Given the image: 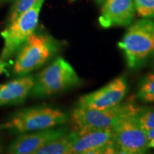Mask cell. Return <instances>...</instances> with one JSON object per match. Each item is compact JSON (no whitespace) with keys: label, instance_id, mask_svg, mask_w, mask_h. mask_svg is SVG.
<instances>
[{"label":"cell","instance_id":"obj_1","mask_svg":"<svg viewBox=\"0 0 154 154\" xmlns=\"http://www.w3.org/2000/svg\"><path fill=\"white\" fill-rule=\"evenodd\" d=\"M128 66L136 69L154 56V22L140 19L131 25L118 43Z\"/></svg>","mask_w":154,"mask_h":154},{"label":"cell","instance_id":"obj_2","mask_svg":"<svg viewBox=\"0 0 154 154\" xmlns=\"http://www.w3.org/2000/svg\"><path fill=\"white\" fill-rule=\"evenodd\" d=\"M59 49V43L52 36L33 33L18 49L14 64V73L25 76L42 67Z\"/></svg>","mask_w":154,"mask_h":154},{"label":"cell","instance_id":"obj_3","mask_svg":"<svg viewBox=\"0 0 154 154\" xmlns=\"http://www.w3.org/2000/svg\"><path fill=\"white\" fill-rule=\"evenodd\" d=\"M80 83L72 65L62 57H58L36 75L31 92L37 97L48 96L74 87Z\"/></svg>","mask_w":154,"mask_h":154},{"label":"cell","instance_id":"obj_4","mask_svg":"<svg viewBox=\"0 0 154 154\" xmlns=\"http://www.w3.org/2000/svg\"><path fill=\"white\" fill-rule=\"evenodd\" d=\"M140 108L134 103H119L106 109H88L78 106L74 109L71 121L74 131L111 129L119 119L128 115L136 114Z\"/></svg>","mask_w":154,"mask_h":154},{"label":"cell","instance_id":"obj_5","mask_svg":"<svg viewBox=\"0 0 154 154\" xmlns=\"http://www.w3.org/2000/svg\"><path fill=\"white\" fill-rule=\"evenodd\" d=\"M44 2V0H37L31 8L9 23L7 27L1 32L4 46L0 60L5 61L9 59L34 33Z\"/></svg>","mask_w":154,"mask_h":154},{"label":"cell","instance_id":"obj_6","mask_svg":"<svg viewBox=\"0 0 154 154\" xmlns=\"http://www.w3.org/2000/svg\"><path fill=\"white\" fill-rule=\"evenodd\" d=\"M68 119V115L59 109L36 106L19 111L5 125L7 128L23 134L54 128L66 123Z\"/></svg>","mask_w":154,"mask_h":154},{"label":"cell","instance_id":"obj_7","mask_svg":"<svg viewBox=\"0 0 154 154\" xmlns=\"http://www.w3.org/2000/svg\"><path fill=\"white\" fill-rule=\"evenodd\" d=\"M111 130L116 153L141 154L149 149L146 133L138 124L136 114L122 117Z\"/></svg>","mask_w":154,"mask_h":154},{"label":"cell","instance_id":"obj_8","mask_svg":"<svg viewBox=\"0 0 154 154\" xmlns=\"http://www.w3.org/2000/svg\"><path fill=\"white\" fill-rule=\"evenodd\" d=\"M127 89L126 78L120 76L99 89L82 96L77 106L98 110L109 109L121 103L126 96Z\"/></svg>","mask_w":154,"mask_h":154},{"label":"cell","instance_id":"obj_9","mask_svg":"<svg viewBox=\"0 0 154 154\" xmlns=\"http://www.w3.org/2000/svg\"><path fill=\"white\" fill-rule=\"evenodd\" d=\"M71 154L116 153L111 129L74 131Z\"/></svg>","mask_w":154,"mask_h":154},{"label":"cell","instance_id":"obj_10","mask_svg":"<svg viewBox=\"0 0 154 154\" xmlns=\"http://www.w3.org/2000/svg\"><path fill=\"white\" fill-rule=\"evenodd\" d=\"M67 132L66 128H51L35 131V132L23 133L11 142L9 146L8 153L34 154L42 146Z\"/></svg>","mask_w":154,"mask_h":154},{"label":"cell","instance_id":"obj_11","mask_svg":"<svg viewBox=\"0 0 154 154\" xmlns=\"http://www.w3.org/2000/svg\"><path fill=\"white\" fill-rule=\"evenodd\" d=\"M99 24L103 28L125 26L131 24L136 9L134 0H104Z\"/></svg>","mask_w":154,"mask_h":154},{"label":"cell","instance_id":"obj_12","mask_svg":"<svg viewBox=\"0 0 154 154\" xmlns=\"http://www.w3.org/2000/svg\"><path fill=\"white\" fill-rule=\"evenodd\" d=\"M34 84V77L25 75L0 85V106L24 102Z\"/></svg>","mask_w":154,"mask_h":154},{"label":"cell","instance_id":"obj_13","mask_svg":"<svg viewBox=\"0 0 154 154\" xmlns=\"http://www.w3.org/2000/svg\"><path fill=\"white\" fill-rule=\"evenodd\" d=\"M76 132L66 133L42 146L34 154H71Z\"/></svg>","mask_w":154,"mask_h":154},{"label":"cell","instance_id":"obj_14","mask_svg":"<svg viewBox=\"0 0 154 154\" xmlns=\"http://www.w3.org/2000/svg\"><path fill=\"white\" fill-rule=\"evenodd\" d=\"M138 97L144 102L154 101V74L146 76L140 83Z\"/></svg>","mask_w":154,"mask_h":154},{"label":"cell","instance_id":"obj_15","mask_svg":"<svg viewBox=\"0 0 154 154\" xmlns=\"http://www.w3.org/2000/svg\"><path fill=\"white\" fill-rule=\"evenodd\" d=\"M136 119L144 131L154 128V109L140 108L136 114Z\"/></svg>","mask_w":154,"mask_h":154},{"label":"cell","instance_id":"obj_16","mask_svg":"<svg viewBox=\"0 0 154 154\" xmlns=\"http://www.w3.org/2000/svg\"><path fill=\"white\" fill-rule=\"evenodd\" d=\"M138 16L145 19L154 18V0H134Z\"/></svg>","mask_w":154,"mask_h":154},{"label":"cell","instance_id":"obj_17","mask_svg":"<svg viewBox=\"0 0 154 154\" xmlns=\"http://www.w3.org/2000/svg\"><path fill=\"white\" fill-rule=\"evenodd\" d=\"M37 0H14L9 14V22L14 21L17 17L33 6Z\"/></svg>","mask_w":154,"mask_h":154},{"label":"cell","instance_id":"obj_18","mask_svg":"<svg viewBox=\"0 0 154 154\" xmlns=\"http://www.w3.org/2000/svg\"><path fill=\"white\" fill-rule=\"evenodd\" d=\"M8 66V63L6 62V61L0 60V75L2 74L7 71V67Z\"/></svg>","mask_w":154,"mask_h":154},{"label":"cell","instance_id":"obj_19","mask_svg":"<svg viewBox=\"0 0 154 154\" xmlns=\"http://www.w3.org/2000/svg\"><path fill=\"white\" fill-rule=\"evenodd\" d=\"M145 133L146 137H147L148 141H150V140L154 139V128L146 131Z\"/></svg>","mask_w":154,"mask_h":154},{"label":"cell","instance_id":"obj_20","mask_svg":"<svg viewBox=\"0 0 154 154\" xmlns=\"http://www.w3.org/2000/svg\"><path fill=\"white\" fill-rule=\"evenodd\" d=\"M148 147L153 148V149H154V139L149 141V143H148Z\"/></svg>","mask_w":154,"mask_h":154},{"label":"cell","instance_id":"obj_21","mask_svg":"<svg viewBox=\"0 0 154 154\" xmlns=\"http://www.w3.org/2000/svg\"><path fill=\"white\" fill-rule=\"evenodd\" d=\"M4 128H6L5 124H2V125H0V130L4 129Z\"/></svg>","mask_w":154,"mask_h":154},{"label":"cell","instance_id":"obj_22","mask_svg":"<svg viewBox=\"0 0 154 154\" xmlns=\"http://www.w3.org/2000/svg\"><path fill=\"white\" fill-rule=\"evenodd\" d=\"M96 1L99 4H101V3L103 2V1H104V0H96Z\"/></svg>","mask_w":154,"mask_h":154},{"label":"cell","instance_id":"obj_23","mask_svg":"<svg viewBox=\"0 0 154 154\" xmlns=\"http://www.w3.org/2000/svg\"><path fill=\"white\" fill-rule=\"evenodd\" d=\"M153 71H154V62H153Z\"/></svg>","mask_w":154,"mask_h":154},{"label":"cell","instance_id":"obj_24","mask_svg":"<svg viewBox=\"0 0 154 154\" xmlns=\"http://www.w3.org/2000/svg\"><path fill=\"white\" fill-rule=\"evenodd\" d=\"M1 1H5V0H1Z\"/></svg>","mask_w":154,"mask_h":154},{"label":"cell","instance_id":"obj_25","mask_svg":"<svg viewBox=\"0 0 154 154\" xmlns=\"http://www.w3.org/2000/svg\"><path fill=\"white\" fill-rule=\"evenodd\" d=\"M72 1H75V0H72Z\"/></svg>","mask_w":154,"mask_h":154}]
</instances>
